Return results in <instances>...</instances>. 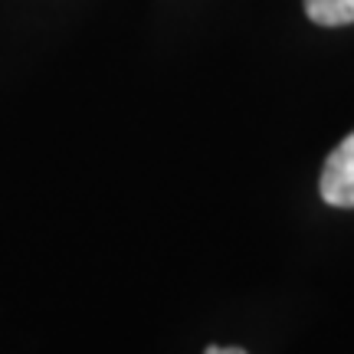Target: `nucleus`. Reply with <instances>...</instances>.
<instances>
[{"instance_id":"nucleus-1","label":"nucleus","mask_w":354,"mask_h":354,"mask_svg":"<svg viewBox=\"0 0 354 354\" xmlns=\"http://www.w3.org/2000/svg\"><path fill=\"white\" fill-rule=\"evenodd\" d=\"M322 201L331 207H354V131L322 167Z\"/></svg>"},{"instance_id":"nucleus-2","label":"nucleus","mask_w":354,"mask_h":354,"mask_svg":"<svg viewBox=\"0 0 354 354\" xmlns=\"http://www.w3.org/2000/svg\"><path fill=\"white\" fill-rule=\"evenodd\" d=\"M305 13L318 26H348L354 24V0H305Z\"/></svg>"},{"instance_id":"nucleus-3","label":"nucleus","mask_w":354,"mask_h":354,"mask_svg":"<svg viewBox=\"0 0 354 354\" xmlns=\"http://www.w3.org/2000/svg\"><path fill=\"white\" fill-rule=\"evenodd\" d=\"M203 354H246V351H243V348H216V344H207Z\"/></svg>"}]
</instances>
